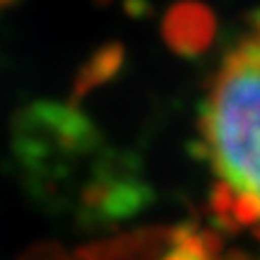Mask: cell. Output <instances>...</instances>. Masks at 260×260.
Instances as JSON below:
<instances>
[{"label":"cell","mask_w":260,"mask_h":260,"mask_svg":"<svg viewBox=\"0 0 260 260\" xmlns=\"http://www.w3.org/2000/svg\"><path fill=\"white\" fill-rule=\"evenodd\" d=\"M203 140L217 176L212 207L219 222L260 236V19L210 84Z\"/></svg>","instance_id":"obj_1"},{"label":"cell","mask_w":260,"mask_h":260,"mask_svg":"<svg viewBox=\"0 0 260 260\" xmlns=\"http://www.w3.org/2000/svg\"><path fill=\"white\" fill-rule=\"evenodd\" d=\"M212 34L214 19L200 3H181L164 19V39L183 56H195L205 51L212 41Z\"/></svg>","instance_id":"obj_2"},{"label":"cell","mask_w":260,"mask_h":260,"mask_svg":"<svg viewBox=\"0 0 260 260\" xmlns=\"http://www.w3.org/2000/svg\"><path fill=\"white\" fill-rule=\"evenodd\" d=\"M159 260H217V239L195 229H181L171 234Z\"/></svg>","instance_id":"obj_3"}]
</instances>
